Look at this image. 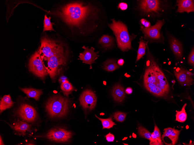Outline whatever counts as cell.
<instances>
[{
    "label": "cell",
    "instance_id": "obj_24",
    "mask_svg": "<svg viewBox=\"0 0 194 145\" xmlns=\"http://www.w3.org/2000/svg\"><path fill=\"white\" fill-rule=\"evenodd\" d=\"M60 88L64 95L67 97L73 91L75 90V89L68 80L61 83Z\"/></svg>",
    "mask_w": 194,
    "mask_h": 145
},
{
    "label": "cell",
    "instance_id": "obj_17",
    "mask_svg": "<svg viewBox=\"0 0 194 145\" xmlns=\"http://www.w3.org/2000/svg\"><path fill=\"white\" fill-rule=\"evenodd\" d=\"M161 137L162 140L164 141V138L167 137L172 141V145H175L177 142L181 130L178 131L174 128L168 127L165 129Z\"/></svg>",
    "mask_w": 194,
    "mask_h": 145
},
{
    "label": "cell",
    "instance_id": "obj_15",
    "mask_svg": "<svg viewBox=\"0 0 194 145\" xmlns=\"http://www.w3.org/2000/svg\"><path fill=\"white\" fill-rule=\"evenodd\" d=\"M168 40L170 47L176 59L182 60L183 48L181 43L172 36H169Z\"/></svg>",
    "mask_w": 194,
    "mask_h": 145
},
{
    "label": "cell",
    "instance_id": "obj_23",
    "mask_svg": "<svg viewBox=\"0 0 194 145\" xmlns=\"http://www.w3.org/2000/svg\"><path fill=\"white\" fill-rule=\"evenodd\" d=\"M103 69L108 71H112L119 67L116 61L113 59H108L103 63Z\"/></svg>",
    "mask_w": 194,
    "mask_h": 145
},
{
    "label": "cell",
    "instance_id": "obj_39",
    "mask_svg": "<svg viewBox=\"0 0 194 145\" xmlns=\"http://www.w3.org/2000/svg\"><path fill=\"white\" fill-rule=\"evenodd\" d=\"M124 62V60L122 58L118 60L117 62L118 64L120 66H122L123 65Z\"/></svg>",
    "mask_w": 194,
    "mask_h": 145
},
{
    "label": "cell",
    "instance_id": "obj_27",
    "mask_svg": "<svg viewBox=\"0 0 194 145\" xmlns=\"http://www.w3.org/2000/svg\"><path fill=\"white\" fill-rule=\"evenodd\" d=\"M95 116L101 121L103 127V129H109L114 125H116L112 121L111 117L107 119H103L98 117L96 115H95Z\"/></svg>",
    "mask_w": 194,
    "mask_h": 145
},
{
    "label": "cell",
    "instance_id": "obj_40",
    "mask_svg": "<svg viewBox=\"0 0 194 145\" xmlns=\"http://www.w3.org/2000/svg\"><path fill=\"white\" fill-rule=\"evenodd\" d=\"M0 145H4L3 142L2 141V139H1V136H0Z\"/></svg>",
    "mask_w": 194,
    "mask_h": 145
},
{
    "label": "cell",
    "instance_id": "obj_37",
    "mask_svg": "<svg viewBox=\"0 0 194 145\" xmlns=\"http://www.w3.org/2000/svg\"><path fill=\"white\" fill-rule=\"evenodd\" d=\"M67 80V78L64 76H61L59 79V82L61 83L65 82L66 80Z\"/></svg>",
    "mask_w": 194,
    "mask_h": 145
},
{
    "label": "cell",
    "instance_id": "obj_33",
    "mask_svg": "<svg viewBox=\"0 0 194 145\" xmlns=\"http://www.w3.org/2000/svg\"><path fill=\"white\" fill-rule=\"evenodd\" d=\"M188 63L190 65L194 67V49H192L188 58Z\"/></svg>",
    "mask_w": 194,
    "mask_h": 145
},
{
    "label": "cell",
    "instance_id": "obj_19",
    "mask_svg": "<svg viewBox=\"0 0 194 145\" xmlns=\"http://www.w3.org/2000/svg\"><path fill=\"white\" fill-rule=\"evenodd\" d=\"M145 88L153 95L158 97H163L166 94L160 88L157 86L154 83H144Z\"/></svg>",
    "mask_w": 194,
    "mask_h": 145
},
{
    "label": "cell",
    "instance_id": "obj_36",
    "mask_svg": "<svg viewBox=\"0 0 194 145\" xmlns=\"http://www.w3.org/2000/svg\"><path fill=\"white\" fill-rule=\"evenodd\" d=\"M118 7L121 10H124L127 8V5L126 3L122 2L118 4Z\"/></svg>",
    "mask_w": 194,
    "mask_h": 145
},
{
    "label": "cell",
    "instance_id": "obj_21",
    "mask_svg": "<svg viewBox=\"0 0 194 145\" xmlns=\"http://www.w3.org/2000/svg\"><path fill=\"white\" fill-rule=\"evenodd\" d=\"M13 102L9 95H5L1 98L0 103V112L1 113L7 109L10 108L13 105Z\"/></svg>",
    "mask_w": 194,
    "mask_h": 145
},
{
    "label": "cell",
    "instance_id": "obj_28",
    "mask_svg": "<svg viewBox=\"0 0 194 145\" xmlns=\"http://www.w3.org/2000/svg\"><path fill=\"white\" fill-rule=\"evenodd\" d=\"M51 17H48L46 15L44 17V21L43 32L46 31H54L53 27V23L51 21Z\"/></svg>",
    "mask_w": 194,
    "mask_h": 145
},
{
    "label": "cell",
    "instance_id": "obj_8",
    "mask_svg": "<svg viewBox=\"0 0 194 145\" xmlns=\"http://www.w3.org/2000/svg\"><path fill=\"white\" fill-rule=\"evenodd\" d=\"M72 135V133L70 131L63 128L57 127L51 129L44 137L51 141L64 143L68 142Z\"/></svg>",
    "mask_w": 194,
    "mask_h": 145
},
{
    "label": "cell",
    "instance_id": "obj_14",
    "mask_svg": "<svg viewBox=\"0 0 194 145\" xmlns=\"http://www.w3.org/2000/svg\"><path fill=\"white\" fill-rule=\"evenodd\" d=\"M8 124L15 133L19 135H25L31 131L30 125L24 121H16L12 124Z\"/></svg>",
    "mask_w": 194,
    "mask_h": 145
},
{
    "label": "cell",
    "instance_id": "obj_29",
    "mask_svg": "<svg viewBox=\"0 0 194 145\" xmlns=\"http://www.w3.org/2000/svg\"><path fill=\"white\" fill-rule=\"evenodd\" d=\"M138 133L139 135L143 137L150 140V138L152 133L150 132L145 128L141 126L138 127Z\"/></svg>",
    "mask_w": 194,
    "mask_h": 145
},
{
    "label": "cell",
    "instance_id": "obj_20",
    "mask_svg": "<svg viewBox=\"0 0 194 145\" xmlns=\"http://www.w3.org/2000/svg\"><path fill=\"white\" fill-rule=\"evenodd\" d=\"M20 89L28 98H31L38 101L39 100L40 96L42 93V89H38L32 88H20Z\"/></svg>",
    "mask_w": 194,
    "mask_h": 145
},
{
    "label": "cell",
    "instance_id": "obj_3",
    "mask_svg": "<svg viewBox=\"0 0 194 145\" xmlns=\"http://www.w3.org/2000/svg\"><path fill=\"white\" fill-rule=\"evenodd\" d=\"M112 23L108 24L113 31L116 40L118 47L122 51H127L131 48V40L126 26L120 21L111 19Z\"/></svg>",
    "mask_w": 194,
    "mask_h": 145
},
{
    "label": "cell",
    "instance_id": "obj_32",
    "mask_svg": "<svg viewBox=\"0 0 194 145\" xmlns=\"http://www.w3.org/2000/svg\"><path fill=\"white\" fill-rule=\"evenodd\" d=\"M153 133L158 138L161 144L163 145L161 139V134L160 130L155 124L154 129Z\"/></svg>",
    "mask_w": 194,
    "mask_h": 145
},
{
    "label": "cell",
    "instance_id": "obj_16",
    "mask_svg": "<svg viewBox=\"0 0 194 145\" xmlns=\"http://www.w3.org/2000/svg\"><path fill=\"white\" fill-rule=\"evenodd\" d=\"M177 5L178 7L177 12L184 13L186 12L189 13L194 11V1L191 0H177Z\"/></svg>",
    "mask_w": 194,
    "mask_h": 145
},
{
    "label": "cell",
    "instance_id": "obj_30",
    "mask_svg": "<svg viewBox=\"0 0 194 145\" xmlns=\"http://www.w3.org/2000/svg\"><path fill=\"white\" fill-rule=\"evenodd\" d=\"M127 113L121 112L118 111L113 114L114 119L117 121L123 122L125 119Z\"/></svg>",
    "mask_w": 194,
    "mask_h": 145
},
{
    "label": "cell",
    "instance_id": "obj_11",
    "mask_svg": "<svg viewBox=\"0 0 194 145\" xmlns=\"http://www.w3.org/2000/svg\"><path fill=\"white\" fill-rule=\"evenodd\" d=\"M164 23V19L157 20L153 26L148 28L143 26L141 27V30L146 38L154 40H157L161 38L160 31Z\"/></svg>",
    "mask_w": 194,
    "mask_h": 145
},
{
    "label": "cell",
    "instance_id": "obj_1",
    "mask_svg": "<svg viewBox=\"0 0 194 145\" xmlns=\"http://www.w3.org/2000/svg\"><path fill=\"white\" fill-rule=\"evenodd\" d=\"M93 8L90 5L84 6L81 3H71L62 7L60 11L55 13L67 24L78 26L87 18Z\"/></svg>",
    "mask_w": 194,
    "mask_h": 145
},
{
    "label": "cell",
    "instance_id": "obj_31",
    "mask_svg": "<svg viewBox=\"0 0 194 145\" xmlns=\"http://www.w3.org/2000/svg\"><path fill=\"white\" fill-rule=\"evenodd\" d=\"M149 140L150 141V145H161L159 142L158 139L156 137V136L154 135L153 133H152L151 136Z\"/></svg>",
    "mask_w": 194,
    "mask_h": 145
},
{
    "label": "cell",
    "instance_id": "obj_6",
    "mask_svg": "<svg viewBox=\"0 0 194 145\" xmlns=\"http://www.w3.org/2000/svg\"><path fill=\"white\" fill-rule=\"evenodd\" d=\"M139 2V8L141 11L145 13L155 15H159L166 7L162 1L160 0H140Z\"/></svg>",
    "mask_w": 194,
    "mask_h": 145
},
{
    "label": "cell",
    "instance_id": "obj_9",
    "mask_svg": "<svg viewBox=\"0 0 194 145\" xmlns=\"http://www.w3.org/2000/svg\"><path fill=\"white\" fill-rule=\"evenodd\" d=\"M15 113L23 121L27 122H34L38 118L37 112L34 108L26 103L21 104Z\"/></svg>",
    "mask_w": 194,
    "mask_h": 145
},
{
    "label": "cell",
    "instance_id": "obj_4",
    "mask_svg": "<svg viewBox=\"0 0 194 145\" xmlns=\"http://www.w3.org/2000/svg\"><path fill=\"white\" fill-rule=\"evenodd\" d=\"M63 51L61 45L56 43L53 40L46 36L42 37L41 40V44L38 52L43 60H48L52 56Z\"/></svg>",
    "mask_w": 194,
    "mask_h": 145
},
{
    "label": "cell",
    "instance_id": "obj_2",
    "mask_svg": "<svg viewBox=\"0 0 194 145\" xmlns=\"http://www.w3.org/2000/svg\"><path fill=\"white\" fill-rule=\"evenodd\" d=\"M70 103V100L68 98L61 96H55L48 99L45 108L50 117L60 118L67 115Z\"/></svg>",
    "mask_w": 194,
    "mask_h": 145
},
{
    "label": "cell",
    "instance_id": "obj_10",
    "mask_svg": "<svg viewBox=\"0 0 194 145\" xmlns=\"http://www.w3.org/2000/svg\"><path fill=\"white\" fill-rule=\"evenodd\" d=\"M79 100L81 106L84 109L91 110L95 106L97 97L95 93L92 91L86 89L81 95Z\"/></svg>",
    "mask_w": 194,
    "mask_h": 145
},
{
    "label": "cell",
    "instance_id": "obj_25",
    "mask_svg": "<svg viewBox=\"0 0 194 145\" xmlns=\"http://www.w3.org/2000/svg\"><path fill=\"white\" fill-rule=\"evenodd\" d=\"M140 40L136 62L139 60L146 54V43L143 40L142 37L140 38Z\"/></svg>",
    "mask_w": 194,
    "mask_h": 145
},
{
    "label": "cell",
    "instance_id": "obj_18",
    "mask_svg": "<svg viewBox=\"0 0 194 145\" xmlns=\"http://www.w3.org/2000/svg\"><path fill=\"white\" fill-rule=\"evenodd\" d=\"M112 95L115 101L117 102H122L125 98V92L124 88L120 85H115L112 91Z\"/></svg>",
    "mask_w": 194,
    "mask_h": 145
},
{
    "label": "cell",
    "instance_id": "obj_12",
    "mask_svg": "<svg viewBox=\"0 0 194 145\" xmlns=\"http://www.w3.org/2000/svg\"><path fill=\"white\" fill-rule=\"evenodd\" d=\"M82 48L84 51L80 54L78 59L82 61V63L90 65V69L92 68L91 64L95 63L96 60L98 58L99 55L98 54L99 51L95 52L94 48L91 47L89 48L88 47L84 46Z\"/></svg>",
    "mask_w": 194,
    "mask_h": 145
},
{
    "label": "cell",
    "instance_id": "obj_35",
    "mask_svg": "<svg viewBox=\"0 0 194 145\" xmlns=\"http://www.w3.org/2000/svg\"><path fill=\"white\" fill-rule=\"evenodd\" d=\"M141 23L146 28H148L150 27V23L144 19H142L140 20Z\"/></svg>",
    "mask_w": 194,
    "mask_h": 145
},
{
    "label": "cell",
    "instance_id": "obj_5",
    "mask_svg": "<svg viewBox=\"0 0 194 145\" xmlns=\"http://www.w3.org/2000/svg\"><path fill=\"white\" fill-rule=\"evenodd\" d=\"M29 71L37 76L43 79L48 73L41 56L37 51L31 57L28 63Z\"/></svg>",
    "mask_w": 194,
    "mask_h": 145
},
{
    "label": "cell",
    "instance_id": "obj_38",
    "mask_svg": "<svg viewBox=\"0 0 194 145\" xmlns=\"http://www.w3.org/2000/svg\"><path fill=\"white\" fill-rule=\"evenodd\" d=\"M125 91L127 94H130L132 93V89L131 88L128 87L125 89Z\"/></svg>",
    "mask_w": 194,
    "mask_h": 145
},
{
    "label": "cell",
    "instance_id": "obj_13",
    "mask_svg": "<svg viewBox=\"0 0 194 145\" xmlns=\"http://www.w3.org/2000/svg\"><path fill=\"white\" fill-rule=\"evenodd\" d=\"M181 67L178 71H174V74L179 82L182 85L190 86L193 84V79L191 77L190 72Z\"/></svg>",
    "mask_w": 194,
    "mask_h": 145
},
{
    "label": "cell",
    "instance_id": "obj_22",
    "mask_svg": "<svg viewBox=\"0 0 194 145\" xmlns=\"http://www.w3.org/2000/svg\"><path fill=\"white\" fill-rule=\"evenodd\" d=\"M98 43L103 48L108 49L113 46L114 38L109 35H104L99 39Z\"/></svg>",
    "mask_w": 194,
    "mask_h": 145
},
{
    "label": "cell",
    "instance_id": "obj_26",
    "mask_svg": "<svg viewBox=\"0 0 194 145\" xmlns=\"http://www.w3.org/2000/svg\"><path fill=\"white\" fill-rule=\"evenodd\" d=\"M186 105V104L184 105L181 111H176V120L180 122H183L186 120L187 115L185 110Z\"/></svg>",
    "mask_w": 194,
    "mask_h": 145
},
{
    "label": "cell",
    "instance_id": "obj_7",
    "mask_svg": "<svg viewBox=\"0 0 194 145\" xmlns=\"http://www.w3.org/2000/svg\"><path fill=\"white\" fill-rule=\"evenodd\" d=\"M66 57L62 51L51 57L48 60L47 67H45L48 74L54 80L58 74V68L61 65L65 64Z\"/></svg>",
    "mask_w": 194,
    "mask_h": 145
},
{
    "label": "cell",
    "instance_id": "obj_34",
    "mask_svg": "<svg viewBox=\"0 0 194 145\" xmlns=\"http://www.w3.org/2000/svg\"><path fill=\"white\" fill-rule=\"evenodd\" d=\"M106 140L108 142H113L114 139V135L110 133H109L106 135L105 136Z\"/></svg>",
    "mask_w": 194,
    "mask_h": 145
}]
</instances>
